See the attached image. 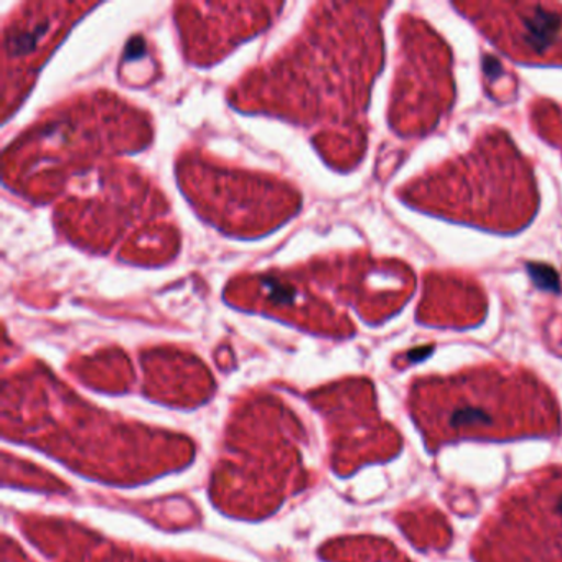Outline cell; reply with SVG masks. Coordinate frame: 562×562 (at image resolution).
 I'll return each instance as SVG.
<instances>
[{
	"label": "cell",
	"instance_id": "obj_1",
	"mask_svg": "<svg viewBox=\"0 0 562 562\" xmlns=\"http://www.w3.org/2000/svg\"><path fill=\"white\" fill-rule=\"evenodd\" d=\"M409 413L430 450L463 439H516L558 432L551 391L522 368L482 364L414 381Z\"/></svg>",
	"mask_w": 562,
	"mask_h": 562
},
{
	"label": "cell",
	"instance_id": "obj_2",
	"mask_svg": "<svg viewBox=\"0 0 562 562\" xmlns=\"http://www.w3.org/2000/svg\"><path fill=\"white\" fill-rule=\"evenodd\" d=\"M413 209L495 233L525 228L538 210L531 164L498 127L480 134L472 149L407 183Z\"/></svg>",
	"mask_w": 562,
	"mask_h": 562
},
{
	"label": "cell",
	"instance_id": "obj_3",
	"mask_svg": "<svg viewBox=\"0 0 562 562\" xmlns=\"http://www.w3.org/2000/svg\"><path fill=\"white\" fill-rule=\"evenodd\" d=\"M476 562H562V467L505 493L473 539Z\"/></svg>",
	"mask_w": 562,
	"mask_h": 562
},
{
	"label": "cell",
	"instance_id": "obj_4",
	"mask_svg": "<svg viewBox=\"0 0 562 562\" xmlns=\"http://www.w3.org/2000/svg\"><path fill=\"white\" fill-rule=\"evenodd\" d=\"M400 32L403 64L391 123L404 136H423L437 126L452 104V55L446 42L419 19H404Z\"/></svg>",
	"mask_w": 562,
	"mask_h": 562
},
{
	"label": "cell",
	"instance_id": "obj_5",
	"mask_svg": "<svg viewBox=\"0 0 562 562\" xmlns=\"http://www.w3.org/2000/svg\"><path fill=\"white\" fill-rule=\"evenodd\" d=\"M465 9L480 32L499 50L525 64L562 65V5L470 4Z\"/></svg>",
	"mask_w": 562,
	"mask_h": 562
},
{
	"label": "cell",
	"instance_id": "obj_6",
	"mask_svg": "<svg viewBox=\"0 0 562 562\" xmlns=\"http://www.w3.org/2000/svg\"><path fill=\"white\" fill-rule=\"evenodd\" d=\"M485 311V294L472 279L453 274L427 276L419 305V321L424 324L470 327L482 321Z\"/></svg>",
	"mask_w": 562,
	"mask_h": 562
},
{
	"label": "cell",
	"instance_id": "obj_7",
	"mask_svg": "<svg viewBox=\"0 0 562 562\" xmlns=\"http://www.w3.org/2000/svg\"><path fill=\"white\" fill-rule=\"evenodd\" d=\"M555 136L561 137V140H562V133L555 134Z\"/></svg>",
	"mask_w": 562,
	"mask_h": 562
}]
</instances>
